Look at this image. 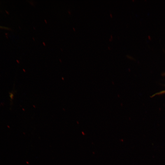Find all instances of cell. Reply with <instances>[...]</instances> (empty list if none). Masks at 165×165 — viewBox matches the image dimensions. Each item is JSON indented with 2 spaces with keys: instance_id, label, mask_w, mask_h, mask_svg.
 <instances>
[{
  "instance_id": "1",
  "label": "cell",
  "mask_w": 165,
  "mask_h": 165,
  "mask_svg": "<svg viewBox=\"0 0 165 165\" xmlns=\"http://www.w3.org/2000/svg\"><path fill=\"white\" fill-rule=\"evenodd\" d=\"M163 93H165V90L161 91L160 93H159L158 94H163Z\"/></svg>"
}]
</instances>
